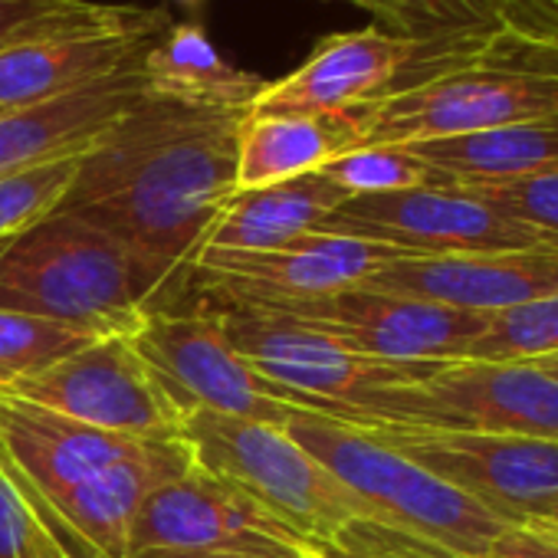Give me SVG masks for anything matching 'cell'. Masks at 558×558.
<instances>
[{"label":"cell","mask_w":558,"mask_h":558,"mask_svg":"<svg viewBox=\"0 0 558 558\" xmlns=\"http://www.w3.org/2000/svg\"><path fill=\"white\" fill-rule=\"evenodd\" d=\"M145 99L142 63L63 99L0 112V181L73 155H86Z\"/></svg>","instance_id":"cell-20"},{"label":"cell","mask_w":558,"mask_h":558,"mask_svg":"<svg viewBox=\"0 0 558 558\" xmlns=\"http://www.w3.org/2000/svg\"><path fill=\"white\" fill-rule=\"evenodd\" d=\"M217 551L319 558V548L310 538L194 463L142 502L129 532V558Z\"/></svg>","instance_id":"cell-13"},{"label":"cell","mask_w":558,"mask_h":558,"mask_svg":"<svg viewBox=\"0 0 558 558\" xmlns=\"http://www.w3.org/2000/svg\"><path fill=\"white\" fill-rule=\"evenodd\" d=\"M532 365H535L538 372H545L548 378H555V381H558V352L542 355V359H532Z\"/></svg>","instance_id":"cell-38"},{"label":"cell","mask_w":558,"mask_h":558,"mask_svg":"<svg viewBox=\"0 0 558 558\" xmlns=\"http://www.w3.org/2000/svg\"><path fill=\"white\" fill-rule=\"evenodd\" d=\"M142 558H269V555H233V551H217V555H142Z\"/></svg>","instance_id":"cell-39"},{"label":"cell","mask_w":558,"mask_h":558,"mask_svg":"<svg viewBox=\"0 0 558 558\" xmlns=\"http://www.w3.org/2000/svg\"><path fill=\"white\" fill-rule=\"evenodd\" d=\"M408 256L411 253L375 240L313 230L276 250L201 246L191 259V272L201 303L279 306L355 290L388 263Z\"/></svg>","instance_id":"cell-10"},{"label":"cell","mask_w":558,"mask_h":558,"mask_svg":"<svg viewBox=\"0 0 558 558\" xmlns=\"http://www.w3.org/2000/svg\"><path fill=\"white\" fill-rule=\"evenodd\" d=\"M145 96L220 112H250L266 80L227 63L201 24H171L142 57Z\"/></svg>","instance_id":"cell-21"},{"label":"cell","mask_w":558,"mask_h":558,"mask_svg":"<svg viewBox=\"0 0 558 558\" xmlns=\"http://www.w3.org/2000/svg\"><path fill=\"white\" fill-rule=\"evenodd\" d=\"M323 174L336 181L349 197L395 194L414 187H447L450 181L417 158L408 145H362L332 158Z\"/></svg>","instance_id":"cell-26"},{"label":"cell","mask_w":558,"mask_h":558,"mask_svg":"<svg viewBox=\"0 0 558 558\" xmlns=\"http://www.w3.org/2000/svg\"><path fill=\"white\" fill-rule=\"evenodd\" d=\"M34 509V506H31ZM21 558H73L63 542L50 532V525L40 519V512L34 509L31 515V525L24 532V545H21Z\"/></svg>","instance_id":"cell-36"},{"label":"cell","mask_w":558,"mask_h":558,"mask_svg":"<svg viewBox=\"0 0 558 558\" xmlns=\"http://www.w3.org/2000/svg\"><path fill=\"white\" fill-rule=\"evenodd\" d=\"M345 201L349 194L323 171L253 191H236L217 214L204 246L276 250L319 230V223Z\"/></svg>","instance_id":"cell-23"},{"label":"cell","mask_w":558,"mask_h":558,"mask_svg":"<svg viewBox=\"0 0 558 558\" xmlns=\"http://www.w3.org/2000/svg\"><path fill=\"white\" fill-rule=\"evenodd\" d=\"M486 558H558V522L545 515L509 522Z\"/></svg>","instance_id":"cell-33"},{"label":"cell","mask_w":558,"mask_h":558,"mask_svg":"<svg viewBox=\"0 0 558 558\" xmlns=\"http://www.w3.org/2000/svg\"><path fill=\"white\" fill-rule=\"evenodd\" d=\"M480 50L417 44L385 27L332 34L290 76L266 83L250 112L352 116L391 93L473 63Z\"/></svg>","instance_id":"cell-9"},{"label":"cell","mask_w":558,"mask_h":558,"mask_svg":"<svg viewBox=\"0 0 558 558\" xmlns=\"http://www.w3.org/2000/svg\"><path fill=\"white\" fill-rule=\"evenodd\" d=\"M460 187L493 204L499 214L558 243V171L529 174L515 181H496V184H460Z\"/></svg>","instance_id":"cell-31"},{"label":"cell","mask_w":558,"mask_h":558,"mask_svg":"<svg viewBox=\"0 0 558 558\" xmlns=\"http://www.w3.org/2000/svg\"><path fill=\"white\" fill-rule=\"evenodd\" d=\"M181 440L201 470L236 486L316 548L332 542L352 522H378V515L296 437H290L287 427L191 411Z\"/></svg>","instance_id":"cell-4"},{"label":"cell","mask_w":558,"mask_h":558,"mask_svg":"<svg viewBox=\"0 0 558 558\" xmlns=\"http://www.w3.org/2000/svg\"><path fill=\"white\" fill-rule=\"evenodd\" d=\"M515 434L558 444V381L532 362H437L381 395L368 424Z\"/></svg>","instance_id":"cell-8"},{"label":"cell","mask_w":558,"mask_h":558,"mask_svg":"<svg viewBox=\"0 0 558 558\" xmlns=\"http://www.w3.org/2000/svg\"><path fill=\"white\" fill-rule=\"evenodd\" d=\"M558 352V290L489 316L466 362H532Z\"/></svg>","instance_id":"cell-27"},{"label":"cell","mask_w":558,"mask_h":558,"mask_svg":"<svg viewBox=\"0 0 558 558\" xmlns=\"http://www.w3.org/2000/svg\"><path fill=\"white\" fill-rule=\"evenodd\" d=\"M450 184H496L558 171V116L408 145Z\"/></svg>","instance_id":"cell-24"},{"label":"cell","mask_w":558,"mask_h":558,"mask_svg":"<svg viewBox=\"0 0 558 558\" xmlns=\"http://www.w3.org/2000/svg\"><path fill=\"white\" fill-rule=\"evenodd\" d=\"M99 336L0 310V388H11L14 381L50 368L53 362L93 345Z\"/></svg>","instance_id":"cell-28"},{"label":"cell","mask_w":558,"mask_h":558,"mask_svg":"<svg viewBox=\"0 0 558 558\" xmlns=\"http://www.w3.org/2000/svg\"><path fill=\"white\" fill-rule=\"evenodd\" d=\"M352 148H359L352 116L246 112L236 135V191L323 171Z\"/></svg>","instance_id":"cell-22"},{"label":"cell","mask_w":558,"mask_h":558,"mask_svg":"<svg viewBox=\"0 0 558 558\" xmlns=\"http://www.w3.org/2000/svg\"><path fill=\"white\" fill-rule=\"evenodd\" d=\"M168 27L165 11L125 8L122 17L109 24L4 50L0 53V112L44 106L138 66L145 50Z\"/></svg>","instance_id":"cell-16"},{"label":"cell","mask_w":558,"mask_h":558,"mask_svg":"<svg viewBox=\"0 0 558 558\" xmlns=\"http://www.w3.org/2000/svg\"><path fill=\"white\" fill-rule=\"evenodd\" d=\"M0 391L27 398L86 427L151 444L181 440L187 417L178 398L122 336L96 339Z\"/></svg>","instance_id":"cell-11"},{"label":"cell","mask_w":558,"mask_h":558,"mask_svg":"<svg viewBox=\"0 0 558 558\" xmlns=\"http://www.w3.org/2000/svg\"><path fill=\"white\" fill-rule=\"evenodd\" d=\"M555 116L558 73L542 63H519L486 40L473 63L355 109L352 125L362 148L424 145Z\"/></svg>","instance_id":"cell-5"},{"label":"cell","mask_w":558,"mask_h":558,"mask_svg":"<svg viewBox=\"0 0 558 558\" xmlns=\"http://www.w3.org/2000/svg\"><path fill=\"white\" fill-rule=\"evenodd\" d=\"M319 558H466L385 522H352L332 542L319 545Z\"/></svg>","instance_id":"cell-32"},{"label":"cell","mask_w":558,"mask_h":558,"mask_svg":"<svg viewBox=\"0 0 558 558\" xmlns=\"http://www.w3.org/2000/svg\"><path fill=\"white\" fill-rule=\"evenodd\" d=\"M287 316L339 342L388 362H457L486 332L489 316L440 306L417 296L378 293L368 287L342 290L323 300L243 306Z\"/></svg>","instance_id":"cell-15"},{"label":"cell","mask_w":558,"mask_h":558,"mask_svg":"<svg viewBox=\"0 0 558 558\" xmlns=\"http://www.w3.org/2000/svg\"><path fill=\"white\" fill-rule=\"evenodd\" d=\"M535 47H542V50H545V57H548V66L558 73V47H548V44H535Z\"/></svg>","instance_id":"cell-40"},{"label":"cell","mask_w":558,"mask_h":558,"mask_svg":"<svg viewBox=\"0 0 558 558\" xmlns=\"http://www.w3.org/2000/svg\"><path fill=\"white\" fill-rule=\"evenodd\" d=\"M80 161L83 155H73V158L17 171L0 181V243L14 240L17 233L50 217L63 204L66 191L76 181Z\"/></svg>","instance_id":"cell-30"},{"label":"cell","mask_w":558,"mask_h":558,"mask_svg":"<svg viewBox=\"0 0 558 558\" xmlns=\"http://www.w3.org/2000/svg\"><path fill=\"white\" fill-rule=\"evenodd\" d=\"M339 4H352V8H359V11L378 17V21L385 24V31L395 34V8H391V0H339Z\"/></svg>","instance_id":"cell-37"},{"label":"cell","mask_w":558,"mask_h":558,"mask_svg":"<svg viewBox=\"0 0 558 558\" xmlns=\"http://www.w3.org/2000/svg\"><path fill=\"white\" fill-rule=\"evenodd\" d=\"M214 306V303H207ZM230 345L269 381L293 391L313 414L368 424L385 391L421 378L437 362H388L365 355L329 332L243 306H214Z\"/></svg>","instance_id":"cell-6"},{"label":"cell","mask_w":558,"mask_h":558,"mask_svg":"<svg viewBox=\"0 0 558 558\" xmlns=\"http://www.w3.org/2000/svg\"><path fill=\"white\" fill-rule=\"evenodd\" d=\"M129 342L187 414L214 411L287 427L296 411H310L230 345L220 313L207 303L197 310L151 306Z\"/></svg>","instance_id":"cell-7"},{"label":"cell","mask_w":558,"mask_h":558,"mask_svg":"<svg viewBox=\"0 0 558 558\" xmlns=\"http://www.w3.org/2000/svg\"><path fill=\"white\" fill-rule=\"evenodd\" d=\"M362 287L496 316L558 290V246L463 256H408L388 263Z\"/></svg>","instance_id":"cell-18"},{"label":"cell","mask_w":558,"mask_h":558,"mask_svg":"<svg viewBox=\"0 0 558 558\" xmlns=\"http://www.w3.org/2000/svg\"><path fill=\"white\" fill-rule=\"evenodd\" d=\"M31 515H34V509H31L21 483L8 470L4 457H0V558H21V545H24Z\"/></svg>","instance_id":"cell-34"},{"label":"cell","mask_w":558,"mask_h":558,"mask_svg":"<svg viewBox=\"0 0 558 558\" xmlns=\"http://www.w3.org/2000/svg\"><path fill=\"white\" fill-rule=\"evenodd\" d=\"M319 230L375 240L411 256H463L509 250H555L545 233L499 214L460 184L365 194L339 204Z\"/></svg>","instance_id":"cell-14"},{"label":"cell","mask_w":558,"mask_h":558,"mask_svg":"<svg viewBox=\"0 0 558 558\" xmlns=\"http://www.w3.org/2000/svg\"><path fill=\"white\" fill-rule=\"evenodd\" d=\"M161 290L165 279L142 256L70 210L0 243V310L99 339H132Z\"/></svg>","instance_id":"cell-2"},{"label":"cell","mask_w":558,"mask_h":558,"mask_svg":"<svg viewBox=\"0 0 558 558\" xmlns=\"http://www.w3.org/2000/svg\"><path fill=\"white\" fill-rule=\"evenodd\" d=\"M362 430L401 450L506 522L548 515L558 502L555 440L414 424H375Z\"/></svg>","instance_id":"cell-12"},{"label":"cell","mask_w":558,"mask_h":558,"mask_svg":"<svg viewBox=\"0 0 558 558\" xmlns=\"http://www.w3.org/2000/svg\"><path fill=\"white\" fill-rule=\"evenodd\" d=\"M151 440H129L0 391V457L34 502H50Z\"/></svg>","instance_id":"cell-19"},{"label":"cell","mask_w":558,"mask_h":558,"mask_svg":"<svg viewBox=\"0 0 558 558\" xmlns=\"http://www.w3.org/2000/svg\"><path fill=\"white\" fill-rule=\"evenodd\" d=\"M499 34L558 47V0H512Z\"/></svg>","instance_id":"cell-35"},{"label":"cell","mask_w":558,"mask_h":558,"mask_svg":"<svg viewBox=\"0 0 558 558\" xmlns=\"http://www.w3.org/2000/svg\"><path fill=\"white\" fill-rule=\"evenodd\" d=\"M287 434L329 466L378 515V522L391 529L411 532L466 558H486L499 532L509 525L362 427L296 411L287 421Z\"/></svg>","instance_id":"cell-3"},{"label":"cell","mask_w":558,"mask_h":558,"mask_svg":"<svg viewBox=\"0 0 558 558\" xmlns=\"http://www.w3.org/2000/svg\"><path fill=\"white\" fill-rule=\"evenodd\" d=\"M545 519H555V522H558V502H555V506H551V512H548V515H545Z\"/></svg>","instance_id":"cell-42"},{"label":"cell","mask_w":558,"mask_h":558,"mask_svg":"<svg viewBox=\"0 0 558 558\" xmlns=\"http://www.w3.org/2000/svg\"><path fill=\"white\" fill-rule=\"evenodd\" d=\"M122 11L125 8L119 4H93V0H0V53L109 24L122 17Z\"/></svg>","instance_id":"cell-29"},{"label":"cell","mask_w":558,"mask_h":558,"mask_svg":"<svg viewBox=\"0 0 558 558\" xmlns=\"http://www.w3.org/2000/svg\"><path fill=\"white\" fill-rule=\"evenodd\" d=\"M512 0H391L395 34L434 47L476 50L502 31Z\"/></svg>","instance_id":"cell-25"},{"label":"cell","mask_w":558,"mask_h":558,"mask_svg":"<svg viewBox=\"0 0 558 558\" xmlns=\"http://www.w3.org/2000/svg\"><path fill=\"white\" fill-rule=\"evenodd\" d=\"M191 466L194 457L184 440H158L93 473L50 502L24 496L73 558H129V532L142 502Z\"/></svg>","instance_id":"cell-17"},{"label":"cell","mask_w":558,"mask_h":558,"mask_svg":"<svg viewBox=\"0 0 558 558\" xmlns=\"http://www.w3.org/2000/svg\"><path fill=\"white\" fill-rule=\"evenodd\" d=\"M178 4H184V8H197L201 0H178Z\"/></svg>","instance_id":"cell-41"},{"label":"cell","mask_w":558,"mask_h":558,"mask_svg":"<svg viewBox=\"0 0 558 558\" xmlns=\"http://www.w3.org/2000/svg\"><path fill=\"white\" fill-rule=\"evenodd\" d=\"M246 112L191 109L145 96L80 161L57 210H70L142 256L165 287L191 266L236 194V135Z\"/></svg>","instance_id":"cell-1"}]
</instances>
